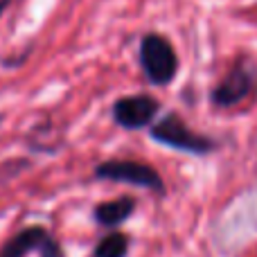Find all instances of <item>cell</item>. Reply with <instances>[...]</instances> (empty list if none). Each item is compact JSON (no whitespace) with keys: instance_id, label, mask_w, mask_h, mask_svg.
<instances>
[{"instance_id":"5b68a950","label":"cell","mask_w":257,"mask_h":257,"mask_svg":"<svg viewBox=\"0 0 257 257\" xmlns=\"http://www.w3.org/2000/svg\"><path fill=\"white\" fill-rule=\"evenodd\" d=\"M160 113V102L151 95H124L115 99L111 108L113 122L124 131H140L154 124L156 115Z\"/></svg>"},{"instance_id":"277c9868","label":"cell","mask_w":257,"mask_h":257,"mask_svg":"<svg viewBox=\"0 0 257 257\" xmlns=\"http://www.w3.org/2000/svg\"><path fill=\"white\" fill-rule=\"evenodd\" d=\"M257 86V68L250 61H239L210 93V102L219 108H230L244 102Z\"/></svg>"},{"instance_id":"8992f818","label":"cell","mask_w":257,"mask_h":257,"mask_svg":"<svg viewBox=\"0 0 257 257\" xmlns=\"http://www.w3.org/2000/svg\"><path fill=\"white\" fill-rule=\"evenodd\" d=\"M30 253H36L39 257H63V250L54 235L41 226L23 228L21 232L9 237L0 248V257H25Z\"/></svg>"},{"instance_id":"7a4b0ae2","label":"cell","mask_w":257,"mask_h":257,"mask_svg":"<svg viewBox=\"0 0 257 257\" xmlns=\"http://www.w3.org/2000/svg\"><path fill=\"white\" fill-rule=\"evenodd\" d=\"M140 68L154 86H169L178 75V54L174 45L158 32H149L140 41Z\"/></svg>"},{"instance_id":"6da1fadb","label":"cell","mask_w":257,"mask_h":257,"mask_svg":"<svg viewBox=\"0 0 257 257\" xmlns=\"http://www.w3.org/2000/svg\"><path fill=\"white\" fill-rule=\"evenodd\" d=\"M149 136L154 142L167 147V149L181 151V154H190V156H208V154H212V151H217V147H219L212 138H205V136H201V133L192 131V128L181 120L178 113H167V115H163L156 124H151Z\"/></svg>"},{"instance_id":"52a82bcc","label":"cell","mask_w":257,"mask_h":257,"mask_svg":"<svg viewBox=\"0 0 257 257\" xmlns=\"http://www.w3.org/2000/svg\"><path fill=\"white\" fill-rule=\"evenodd\" d=\"M136 205L138 203L133 196H117L111 201H102V203L95 205L93 219L102 228H117L136 212Z\"/></svg>"},{"instance_id":"30bf717a","label":"cell","mask_w":257,"mask_h":257,"mask_svg":"<svg viewBox=\"0 0 257 257\" xmlns=\"http://www.w3.org/2000/svg\"><path fill=\"white\" fill-rule=\"evenodd\" d=\"M9 5H12V0H0V16H3V14L7 12Z\"/></svg>"},{"instance_id":"3957f363","label":"cell","mask_w":257,"mask_h":257,"mask_svg":"<svg viewBox=\"0 0 257 257\" xmlns=\"http://www.w3.org/2000/svg\"><path fill=\"white\" fill-rule=\"evenodd\" d=\"M93 178L97 181H111V183H126L142 190H149L154 194L165 196V181L151 165L140 163V160H104L93 169Z\"/></svg>"},{"instance_id":"9c48e42d","label":"cell","mask_w":257,"mask_h":257,"mask_svg":"<svg viewBox=\"0 0 257 257\" xmlns=\"http://www.w3.org/2000/svg\"><path fill=\"white\" fill-rule=\"evenodd\" d=\"M18 167H27V163H25V160H9V163L0 165V183L9 181L14 174L23 172V169H18Z\"/></svg>"},{"instance_id":"ba28073f","label":"cell","mask_w":257,"mask_h":257,"mask_svg":"<svg viewBox=\"0 0 257 257\" xmlns=\"http://www.w3.org/2000/svg\"><path fill=\"white\" fill-rule=\"evenodd\" d=\"M131 248V237L126 232H108L106 237L97 241L93 257H126Z\"/></svg>"}]
</instances>
